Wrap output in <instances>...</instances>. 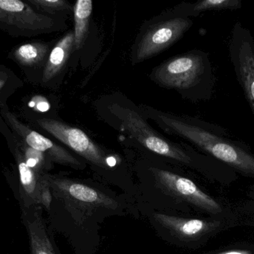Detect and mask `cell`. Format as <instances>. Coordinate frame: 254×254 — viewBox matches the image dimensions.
<instances>
[{
    "instance_id": "1",
    "label": "cell",
    "mask_w": 254,
    "mask_h": 254,
    "mask_svg": "<svg viewBox=\"0 0 254 254\" xmlns=\"http://www.w3.org/2000/svg\"><path fill=\"white\" fill-rule=\"evenodd\" d=\"M160 122L176 134L192 142L216 159L243 173L254 176V156L238 145L180 119L158 114Z\"/></svg>"
},
{
    "instance_id": "2",
    "label": "cell",
    "mask_w": 254,
    "mask_h": 254,
    "mask_svg": "<svg viewBox=\"0 0 254 254\" xmlns=\"http://www.w3.org/2000/svg\"><path fill=\"white\" fill-rule=\"evenodd\" d=\"M60 26L58 19L40 13L27 1L0 0V30L10 37H35Z\"/></svg>"
},
{
    "instance_id": "3",
    "label": "cell",
    "mask_w": 254,
    "mask_h": 254,
    "mask_svg": "<svg viewBox=\"0 0 254 254\" xmlns=\"http://www.w3.org/2000/svg\"><path fill=\"white\" fill-rule=\"evenodd\" d=\"M230 55L254 116V40L251 31L240 22L233 30Z\"/></svg>"
},
{
    "instance_id": "4",
    "label": "cell",
    "mask_w": 254,
    "mask_h": 254,
    "mask_svg": "<svg viewBox=\"0 0 254 254\" xmlns=\"http://www.w3.org/2000/svg\"><path fill=\"white\" fill-rule=\"evenodd\" d=\"M34 121L40 128L85 159L101 168L108 167L105 153L82 130L50 118H35Z\"/></svg>"
},
{
    "instance_id": "5",
    "label": "cell",
    "mask_w": 254,
    "mask_h": 254,
    "mask_svg": "<svg viewBox=\"0 0 254 254\" xmlns=\"http://www.w3.org/2000/svg\"><path fill=\"white\" fill-rule=\"evenodd\" d=\"M0 116L16 138L32 149L43 152L52 162L73 168L81 167L80 162L68 151L22 123L14 113L10 111L7 104L0 105Z\"/></svg>"
},
{
    "instance_id": "6",
    "label": "cell",
    "mask_w": 254,
    "mask_h": 254,
    "mask_svg": "<svg viewBox=\"0 0 254 254\" xmlns=\"http://www.w3.org/2000/svg\"><path fill=\"white\" fill-rule=\"evenodd\" d=\"M115 114L122 119L121 120L124 126L131 137L146 149L154 153L176 160L184 164H190L192 162L190 157L183 150L158 137L144 119L134 110L121 108Z\"/></svg>"
},
{
    "instance_id": "7",
    "label": "cell",
    "mask_w": 254,
    "mask_h": 254,
    "mask_svg": "<svg viewBox=\"0 0 254 254\" xmlns=\"http://www.w3.org/2000/svg\"><path fill=\"white\" fill-rule=\"evenodd\" d=\"M204 72L202 57L198 54H188L166 61L156 69L154 76L164 86L188 89L200 82Z\"/></svg>"
},
{
    "instance_id": "8",
    "label": "cell",
    "mask_w": 254,
    "mask_h": 254,
    "mask_svg": "<svg viewBox=\"0 0 254 254\" xmlns=\"http://www.w3.org/2000/svg\"><path fill=\"white\" fill-rule=\"evenodd\" d=\"M192 25L190 19L174 18L152 27L143 36L136 49L137 61H144L177 41Z\"/></svg>"
},
{
    "instance_id": "9",
    "label": "cell",
    "mask_w": 254,
    "mask_h": 254,
    "mask_svg": "<svg viewBox=\"0 0 254 254\" xmlns=\"http://www.w3.org/2000/svg\"><path fill=\"white\" fill-rule=\"evenodd\" d=\"M158 184L167 192L212 213L222 211L219 203L201 190L192 180L159 169H152Z\"/></svg>"
},
{
    "instance_id": "10",
    "label": "cell",
    "mask_w": 254,
    "mask_h": 254,
    "mask_svg": "<svg viewBox=\"0 0 254 254\" xmlns=\"http://www.w3.org/2000/svg\"><path fill=\"white\" fill-rule=\"evenodd\" d=\"M5 128L6 132L3 131L1 132L4 133L9 145L11 146L12 152L18 166L21 186L23 190L24 196L29 204L28 207L37 204L49 207L51 203V195L47 174H39L25 164L22 152L16 144L14 135L10 130L11 135H9L6 124Z\"/></svg>"
},
{
    "instance_id": "11",
    "label": "cell",
    "mask_w": 254,
    "mask_h": 254,
    "mask_svg": "<svg viewBox=\"0 0 254 254\" xmlns=\"http://www.w3.org/2000/svg\"><path fill=\"white\" fill-rule=\"evenodd\" d=\"M49 186L54 192L68 204L82 206L88 210L99 207L116 208V201L93 188L67 179L58 178L47 175Z\"/></svg>"
},
{
    "instance_id": "12",
    "label": "cell",
    "mask_w": 254,
    "mask_h": 254,
    "mask_svg": "<svg viewBox=\"0 0 254 254\" xmlns=\"http://www.w3.org/2000/svg\"><path fill=\"white\" fill-rule=\"evenodd\" d=\"M154 218L160 225L179 237L185 239L201 237L214 229L218 224L200 219H183L161 213L154 215Z\"/></svg>"
},
{
    "instance_id": "13",
    "label": "cell",
    "mask_w": 254,
    "mask_h": 254,
    "mask_svg": "<svg viewBox=\"0 0 254 254\" xmlns=\"http://www.w3.org/2000/svg\"><path fill=\"white\" fill-rule=\"evenodd\" d=\"M38 210H25L24 221L29 237L31 254H56Z\"/></svg>"
},
{
    "instance_id": "14",
    "label": "cell",
    "mask_w": 254,
    "mask_h": 254,
    "mask_svg": "<svg viewBox=\"0 0 254 254\" xmlns=\"http://www.w3.org/2000/svg\"><path fill=\"white\" fill-rule=\"evenodd\" d=\"M50 52L47 43L31 41L16 46L10 56L22 70L43 68V71Z\"/></svg>"
},
{
    "instance_id": "15",
    "label": "cell",
    "mask_w": 254,
    "mask_h": 254,
    "mask_svg": "<svg viewBox=\"0 0 254 254\" xmlns=\"http://www.w3.org/2000/svg\"><path fill=\"white\" fill-rule=\"evenodd\" d=\"M73 47H74L73 31L65 34L52 49L43 69L41 83L47 85L55 79L66 64Z\"/></svg>"
},
{
    "instance_id": "16",
    "label": "cell",
    "mask_w": 254,
    "mask_h": 254,
    "mask_svg": "<svg viewBox=\"0 0 254 254\" xmlns=\"http://www.w3.org/2000/svg\"><path fill=\"white\" fill-rule=\"evenodd\" d=\"M93 10L91 0H78L74 6V42L75 49L82 47L87 37L89 21Z\"/></svg>"
},
{
    "instance_id": "17",
    "label": "cell",
    "mask_w": 254,
    "mask_h": 254,
    "mask_svg": "<svg viewBox=\"0 0 254 254\" xmlns=\"http://www.w3.org/2000/svg\"><path fill=\"white\" fill-rule=\"evenodd\" d=\"M15 140H16V144L22 152L25 164L39 174H46L45 171L49 168L50 162H52L50 158L43 152L30 147L16 137H15Z\"/></svg>"
},
{
    "instance_id": "18",
    "label": "cell",
    "mask_w": 254,
    "mask_h": 254,
    "mask_svg": "<svg viewBox=\"0 0 254 254\" xmlns=\"http://www.w3.org/2000/svg\"><path fill=\"white\" fill-rule=\"evenodd\" d=\"M23 86L22 81L6 66L0 64V105Z\"/></svg>"
},
{
    "instance_id": "19",
    "label": "cell",
    "mask_w": 254,
    "mask_h": 254,
    "mask_svg": "<svg viewBox=\"0 0 254 254\" xmlns=\"http://www.w3.org/2000/svg\"><path fill=\"white\" fill-rule=\"evenodd\" d=\"M27 1L39 12L48 16L63 13L71 8V4L64 0H27Z\"/></svg>"
},
{
    "instance_id": "20",
    "label": "cell",
    "mask_w": 254,
    "mask_h": 254,
    "mask_svg": "<svg viewBox=\"0 0 254 254\" xmlns=\"http://www.w3.org/2000/svg\"><path fill=\"white\" fill-rule=\"evenodd\" d=\"M242 7L240 0H204L194 4L195 12H202L211 10L238 9Z\"/></svg>"
},
{
    "instance_id": "21",
    "label": "cell",
    "mask_w": 254,
    "mask_h": 254,
    "mask_svg": "<svg viewBox=\"0 0 254 254\" xmlns=\"http://www.w3.org/2000/svg\"><path fill=\"white\" fill-rule=\"evenodd\" d=\"M218 254H251L249 252H245V251H232V252H223Z\"/></svg>"
}]
</instances>
